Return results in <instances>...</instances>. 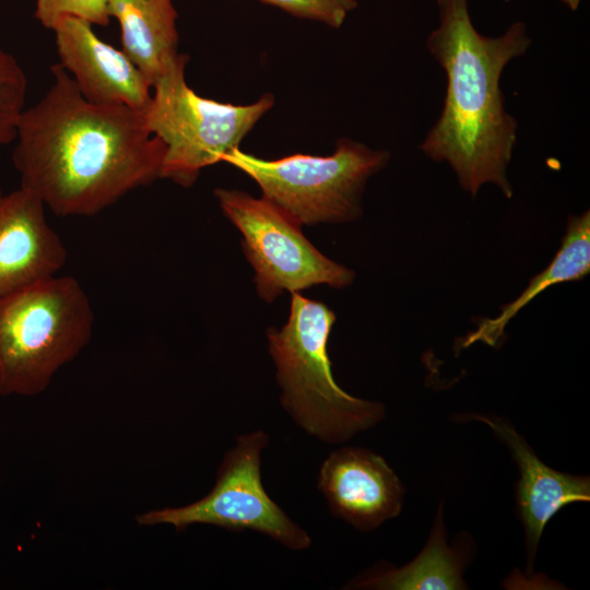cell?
I'll return each mask as SVG.
<instances>
[{
  "instance_id": "1",
  "label": "cell",
  "mask_w": 590,
  "mask_h": 590,
  "mask_svg": "<svg viewBox=\"0 0 590 590\" xmlns=\"http://www.w3.org/2000/svg\"><path fill=\"white\" fill-rule=\"evenodd\" d=\"M51 74L17 125L12 160L22 188L58 216H93L160 178L165 145L144 111L88 102L59 63Z\"/></svg>"
},
{
  "instance_id": "2",
  "label": "cell",
  "mask_w": 590,
  "mask_h": 590,
  "mask_svg": "<svg viewBox=\"0 0 590 590\" xmlns=\"http://www.w3.org/2000/svg\"><path fill=\"white\" fill-rule=\"evenodd\" d=\"M437 8L439 24L426 46L444 70L447 85L441 113L420 150L434 162L447 163L471 197L492 184L510 199L507 170L518 123L506 109L500 78L532 39L520 21L499 36L481 34L472 23L468 0H437Z\"/></svg>"
},
{
  "instance_id": "3",
  "label": "cell",
  "mask_w": 590,
  "mask_h": 590,
  "mask_svg": "<svg viewBox=\"0 0 590 590\" xmlns=\"http://www.w3.org/2000/svg\"><path fill=\"white\" fill-rule=\"evenodd\" d=\"M334 321L322 302L294 292L286 323L267 331L282 406L306 433L328 444L345 442L386 415L382 403L355 398L335 382L328 354Z\"/></svg>"
},
{
  "instance_id": "4",
  "label": "cell",
  "mask_w": 590,
  "mask_h": 590,
  "mask_svg": "<svg viewBox=\"0 0 590 590\" xmlns=\"http://www.w3.org/2000/svg\"><path fill=\"white\" fill-rule=\"evenodd\" d=\"M93 326L90 298L70 275L0 303V394H40L87 345Z\"/></svg>"
},
{
  "instance_id": "5",
  "label": "cell",
  "mask_w": 590,
  "mask_h": 590,
  "mask_svg": "<svg viewBox=\"0 0 590 590\" xmlns=\"http://www.w3.org/2000/svg\"><path fill=\"white\" fill-rule=\"evenodd\" d=\"M389 158L388 151L342 138L328 156L296 153L263 160L236 148L222 162L253 179L262 198L302 226L357 220L367 180Z\"/></svg>"
},
{
  "instance_id": "6",
  "label": "cell",
  "mask_w": 590,
  "mask_h": 590,
  "mask_svg": "<svg viewBox=\"0 0 590 590\" xmlns=\"http://www.w3.org/2000/svg\"><path fill=\"white\" fill-rule=\"evenodd\" d=\"M188 56L177 59L152 87L144 110L150 132L165 145L160 178L185 188L200 172L222 162L274 105L272 94L249 105L220 103L198 95L186 82Z\"/></svg>"
},
{
  "instance_id": "7",
  "label": "cell",
  "mask_w": 590,
  "mask_h": 590,
  "mask_svg": "<svg viewBox=\"0 0 590 590\" xmlns=\"http://www.w3.org/2000/svg\"><path fill=\"white\" fill-rule=\"evenodd\" d=\"M268 435L257 429L237 438L219 467L211 492L181 507L138 515L139 526L170 524L184 531L193 524H210L231 531L255 530L292 551L310 547L309 534L294 522L267 494L261 481V452Z\"/></svg>"
},
{
  "instance_id": "8",
  "label": "cell",
  "mask_w": 590,
  "mask_h": 590,
  "mask_svg": "<svg viewBox=\"0 0 590 590\" xmlns=\"http://www.w3.org/2000/svg\"><path fill=\"white\" fill-rule=\"evenodd\" d=\"M223 213L243 235L244 253L255 269L259 296L273 302L284 291L299 292L326 284L344 288L355 273L321 253L302 233L300 225L264 198L216 188Z\"/></svg>"
},
{
  "instance_id": "9",
  "label": "cell",
  "mask_w": 590,
  "mask_h": 590,
  "mask_svg": "<svg viewBox=\"0 0 590 590\" xmlns=\"http://www.w3.org/2000/svg\"><path fill=\"white\" fill-rule=\"evenodd\" d=\"M51 31L59 64L84 98L97 105L126 106L141 111L148 108L152 87L122 50L95 34L92 23L63 16Z\"/></svg>"
},
{
  "instance_id": "10",
  "label": "cell",
  "mask_w": 590,
  "mask_h": 590,
  "mask_svg": "<svg viewBox=\"0 0 590 590\" xmlns=\"http://www.w3.org/2000/svg\"><path fill=\"white\" fill-rule=\"evenodd\" d=\"M318 488L329 510L359 531L397 517L404 487L385 459L368 449L342 447L322 462Z\"/></svg>"
},
{
  "instance_id": "11",
  "label": "cell",
  "mask_w": 590,
  "mask_h": 590,
  "mask_svg": "<svg viewBox=\"0 0 590 590\" xmlns=\"http://www.w3.org/2000/svg\"><path fill=\"white\" fill-rule=\"evenodd\" d=\"M45 208L22 187L0 199V303L58 275L67 262Z\"/></svg>"
},
{
  "instance_id": "12",
  "label": "cell",
  "mask_w": 590,
  "mask_h": 590,
  "mask_svg": "<svg viewBox=\"0 0 590 590\" xmlns=\"http://www.w3.org/2000/svg\"><path fill=\"white\" fill-rule=\"evenodd\" d=\"M455 418L485 423L510 449L520 472L516 499L531 564L551 518L566 505L590 499L589 477L558 472L547 467L508 421L475 413L458 414Z\"/></svg>"
},
{
  "instance_id": "13",
  "label": "cell",
  "mask_w": 590,
  "mask_h": 590,
  "mask_svg": "<svg viewBox=\"0 0 590 590\" xmlns=\"http://www.w3.org/2000/svg\"><path fill=\"white\" fill-rule=\"evenodd\" d=\"M120 25L122 51L151 87L177 59V12L172 0H106Z\"/></svg>"
},
{
  "instance_id": "14",
  "label": "cell",
  "mask_w": 590,
  "mask_h": 590,
  "mask_svg": "<svg viewBox=\"0 0 590 590\" xmlns=\"http://www.w3.org/2000/svg\"><path fill=\"white\" fill-rule=\"evenodd\" d=\"M590 271V211L569 215L560 247L550 264L531 279L523 292L502 307L499 315L481 319L474 331L468 333L461 349L477 342L496 346L509 321L533 298L552 285L577 281Z\"/></svg>"
},
{
  "instance_id": "15",
  "label": "cell",
  "mask_w": 590,
  "mask_h": 590,
  "mask_svg": "<svg viewBox=\"0 0 590 590\" xmlns=\"http://www.w3.org/2000/svg\"><path fill=\"white\" fill-rule=\"evenodd\" d=\"M442 508L422 553L401 568L371 570L355 578L349 588L417 590V589H462L463 560L448 546L441 516Z\"/></svg>"
},
{
  "instance_id": "16",
  "label": "cell",
  "mask_w": 590,
  "mask_h": 590,
  "mask_svg": "<svg viewBox=\"0 0 590 590\" xmlns=\"http://www.w3.org/2000/svg\"><path fill=\"white\" fill-rule=\"evenodd\" d=\"M27 79L13 55L0 48V148L13 142L25 109Z\"/></svg>"
},
{
  "instance_id": "17",
  "label": "cell",
  "mask_w": 590,
  "mask_h": 590,
  "mask_svg": "<svg viewBox=\"0 0 590 590\" xmlns=\"http://www.w3.org/2000/svg\"><path fill=\"white\" fill-rule=\"evenodd\" d=\"M63 16H76L93 25L109 23L106 0H36L35 17L44 27L52 30Z\"/></svg>"
},
{
  "instance_id": "18",
  "label": "cell",
  "mask_w": 590,
  "mask_h": 590,
  "mask_svg": "<svg viewBox=\"0 0 590 590\" xmlns=\"http://www.w3.org/2000/svg\"><path fill=\"white\" fill-rule=\"evenodd\" d=\"M274 5L285 12L312 21H318L328 26L339 28L342 26L347 11L333 0H260Z\"/></svg>"
},
{
  "instance_id": "19",
  "label": "cell",
  "mask_w": 590,
  "mask_h": 590,
  "mask_svg": "<svg viewBox=\"0 0 590 590\" xmlns=\"http://www.w3.org/2000/svg\"><path fill=\"white\" fill-rule=\"evenodd\" d=\"M343 7L347 12L354 10L357 7L356 0H333Z\"/></svg>"
},
{
  "instance_id": "20",
  "label": "cell",
  "mask_w": 590,
  "mask_h": 590,
  "mask_svg": "<svg viewBox=\"0 0 590 590\" xmlns=\"http://www.w3.org/2000/svg\"><path fill=\"white\" fill-rule=\"evenodd\" d=\"M566 7H568L571 11L578 10L580 3L582 0H560Z\"/></svg>"
},
{
  "instance_id": "21",
  "label": "cell",
  "mask_w": 590,
  "mask_h": 590,
  "mask_svg": "<svg viewBox=\"0 0 590 590\" xmlns=\"http://www.w3.org/2000/svg\"><path fill=\"white\" fill-rule=\"evenodd\" d=\"M2 196H3V194H2V191H1V188H0V199L2 198Z\"/></svg>"
}]
</instances>
